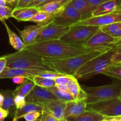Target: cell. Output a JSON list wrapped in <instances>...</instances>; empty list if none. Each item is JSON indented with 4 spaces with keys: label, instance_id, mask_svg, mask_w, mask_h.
Here are the masks:
<instances>
[{
    "label": "cell",
    "instance_id": "1",
    "mask_svg": "<svg viewBox=\"0 0 121 121\" xmlns=\"http://www.w3.org/2000/svg\"><path fill=\"white\" fill-rule=\"evenodd\" d=\"M24 49L35 53L43 58L61 59L71 57L92 51L85 47L72 46L60 40L33 44Z\"/></svg>",
    "mask_w": 121,
    "mask_h": 121
},
{
    "label": "cell",
    "instance_id": "2",
    "mask_svg": "<svg viewBox=\"0 0 121 121\" xmlns=\"http://www.w3.org/2000/svg\"><path fill=\"white\" fill-rule=\"evenodd\" d=\"M105 52L92 50L84 54L66 59H53L43 58L45 65H47L52 70L61 73L65 75L75 76L78 69L84 64Z\"/></svg>",
    "mask_w": 121,
    "mask_h": 121
},
{
    "label": "cell",
    "instance_id": "3",
    "mask_svg": "<svg viewBox=\"0 0 121 121\" xmlns=\"http://www.w3.org/2000/svg\"><path fill=\"white\" fill-rule=\"evenodd\" d=\"M6 67L36 70L52 71L43 61V58L35 53L24 49L4 56Z\"/></svg>",
    "mask_w": 121,
    "mask_h": 121
},
{
    "label": "cell",
    "instance_id": "4",
    "mask_svg": "<svg viewBox=\"0 0 121 121\" xmlns=\"http://www.w3.org/2000/svg\"><path fill=\"white\" fill-rule=\"evenodd\" d=\"M115 53V47L90 60L78 69L76 73L77 79H87L101 72L108 66L112 65V57Z\"/></svg>",
    "mask_w": 121,
    "mask_h": 121
},
{
    "label": "cell",
    "instance_id": "5",
    "mask_svg": "<svg viewBox=\"0 0 121 121\" xmlns=\"http://www.w3.org/2000/svg\"><path fill=\"white\" fill-rule=\"evenodd\" d=\"M100 28L98 26L88 25H74L64 34L60 40L65 43L78 47H84L90 38Z\"/></svg>",
    "mask_w": 121,
    "mask_h": 121
},
{
    "label": "cell",
    "instance_id": "6",
    "mask_svg": "<svg viewBox=\"0 0 121 121\" xmlns=\"http://www.w3.org/2000/svg\"><path fill=\"white\" fill-rule=\"evenodd\" d=\"M86 94L87 104H93L119 97L121 85L111 84L97 87L81 86Z\"/></svg>",
    "mask_w": 121,
    "mask_h": 121
},
{
    "label": "cell",
    "instance_id": "7",
    "mask_svg": "<svg viewBox=\"0 0 121 121\" xmlns=\"http://www.w3.org/2000/svg\"><path fill=\"white\" fill-rule=\"evenodd\" d=\"M87 109L95 111L105 118L121 117V99L118 97L93 104H87Z\"/></svg>",
    "mask_w": 121,
    "mask_h": 121
},
{
    "label": "cell",
    "instance_id": "8",
    "mask_svg": "<svg viewBox=\"0 0 121 121\" xmlns=\"http://www.w3.org/2000/svg\"><path fill=\"white\" fill-rule=\"evenodd\" d=\"M121 41V39L115 38L98 29L87 41L84 47L92 50L107 51L113 48Z\"/></svg>",
    "mask_w": 121,
    "mask_h": 121
},
{
    "label": "cell",
    "instance_id": "9",
    "mask_svg": "<svg viewBox=\"0 0 121 121\" xmlns=\"http://www.w3.org/2000/svg\"><path fill=\"white\" fill-rule=\"evenodd\" d=\"M70 28L71 26L58 25L52 21L39 33L36 39L35 43L51 40H60V38L66 34Z\"/></svg>",
    "mask_w": 121,
    "mask_h": 121
},
{
    "label": "cell",
    "instance_id": "10",
    "mask_svg": "<svg viewBox=\"0 0 121 121\" xmlns=\"http://www.w3.org/2000/svg\"><path fill=\"white\" fill-rule=\"evenodd\" d=\"M81 21V14L70 2L67 4L64 10L52 21L58 25L72 26Z\"/></svg>",
    "mask_w": 121,
    "mask_h": 121
},
{
    "label": "cell",
    "instance_id": "11",
    "mask_svg": "<svg viewBox=\"0 0 121 121\" xmlns=\"http://www.w3.org/2000/svg\"><path fill=\"white\" fill-rule=\"evenodd\" d=\"M120 21H121V11H117L105 15L93 16L87 20L80 21L75 25H88L100 27Z\"/></svg>",
    "mask_w": 121,
    "mask_h": 121
},
{
    "label": "cell",
    "instance_id": "12",
    "mask_svg": "<svg viewBox=\"0 0 121 121\" xmlns=\"http://www.w3.org/2000/svg\"><path fill=\"white\" fill-rule=\"evenodd\" d=\"M56 99H58L56 97L46 88L36 85H35L30 93L26 97L27 103H33L40 105Z\"/></svg>",
    "mask_w": 121,
    "mask_h": 121
},
{
    "label": "cell",
    "instance_id": "13",
    "mask_svg": "<svg viewBox=\"0 0 121 121\" xmlns=\"http://www.w3.org/2000/svg\"><path fill=\"white\" fill-rule=\"evenodd\" d=\"M49 23H40L28 26L23 30L17 29L25 46H30L35 43L36 39L42 30Z\"/></svg>",
    "mask_w": 121,
    "mask_h": 121
},
{
    "label": "cell",
    "instance_id": "14",
    "mask_svg": "<svg viewBox=\"0 0 121 121\" xmlns=\"http://www.w3.org/2000/svg\"><path fill=\"white\" fill-rule=\"evenodd\" d=\"M66 102L59 99L47 102L42 106L44 108V113L51 115L58 120L64 119V112Z\"/></svg>",
    "mask_w": 121,
    "mask_h": 121
},
{
    "label": "cell",
    "instance_id": "15",
    "mask_svg": "<svg viewBox=\"0 0 121 121\" xmlns=\"http://www.w3.org/2000/svg\"><path fill=\"white\" fill-rule=\"evenodd\" d=\"M86 110L87 104L85 99L68 102H66L64 118L68 120L78 117Z\"/></svg>",
    "mask_w": 121,
    "mask_h": 121
},
{
    "label": "cell",
    "instance_id": "16",
    "mask_svg": "<svg viewBox=\"0 0 121 121\" xmlns=\"http://www.w3.org/2000/svg\"><path fill=\"white\" fill-rule=\"evenodd\" d=\"M44 71L5 67L4 70L0 73V79H12L14 77L17 76H23L26 78H30L34 76L40 75Z\"/></svg>",
    "mask_w": 121,
    "mask_h": 121
},
{
    "label": "cell",
    "instance_id": "17",
    "mask_svg": "<svg viewBox=\"0 0 121 121\" xmlns=\"http://www.w3.org/2000/svg\"><path fill=\"white\" fill-rule=\"evenodd\" d=\"M121 7V0H110L98 5L94 11L93 15L99 16L114 13L119 10Z\"/></svg>",
    "mask_w": 121,
    "mask_h": 121
},
{
    "label": "cell",
    "instance_id": "18",
    "mask_svg": "<svg viewBox=\"0 0 121 121\" xmlns=\"http://www.w3.org/2000/svg\"><path fill=\"white\" fill-rule=\"evenodd\" d=\"M72 5L81 14L82 21L92 17L94 8L87 0H71Z\"/></svg>",
    "mask_w": 121,
    "mask_h": 121
},
{
    "label": "cell",
    "instance_id": "19",
    "mask_svg": "<svg viewBox=\"0 0 121 121\" xmlns=\"http://www.w3.org/2000/svg\"><path fill=\"white\" fill-rule=\"evenodd\" d=\"M38 11L39 9L36 7L15 8L13 11L12 17L19 21H29Z\"/></svg>",
    "mask_w": 121,
    "mask_h": 121
},
{
    "label": "cell",
    "instance_id": "20",
    "mask_svg": "<svg viewBox=\"0 0 121 121\" xmlns=\"http://www.w3.org/2000/svg\"><path fill=\"white\" fill-rule=\"evenodd\" d=\"M71 0H64L57 2H52L38 7L37 8L39 10L46 11L57 17L64 10L67 4Z\"/></svg>",
    "mask_w": 121,
    "mask_h": 121
},
{
    "label": "cell",
    "instance_id": "21",
    "mask_svg": "<svg viewBox=\"0 0 121 121\" xmlns=\"http://www.w3.org/2000/svg\"><path fill=\"white\" fill-rule=\"evenodd\" d=\"M33 111H39V112L43 113L44 108L40 105L33 104V103H26L24 106L19 109H16L13 119L18 121V119L23 118L24 115L33 112Z\"/></svg>",
    "mask_w": 121,
    "mask_h": 121
},
{
    "label": "cell",
    "instance_id": "22",
    "mask_svg": "<svg viewBox=\"0 0 121 121\" xmlns=\"http://www.w3.org/2000/svg\"><path fill=\"white\" fill-rule=\"evenodd\" d=\"M68 92L72 95L75 100H83L86 98V94L78 83L77 79L74 76L71 83L68 85Z\"/></svg>",
    "mask_w": 121,
    "mask_h": 121
},
{
    "label": "cell",
    "instance_id": "23",
    "mask_svg": "<svg viewBox=\"0 0 121 121\" xmlns=\"http://www.w3.org/2000/svg\"><path fill=\"white\" fill-rule=\"evenodd\" d=\"M105 117L95 111L87 110L79 116L68 119L70 121H102Z\"/></svg>",
    "mask_w": 121,
    "mask_h": 121
},
{
    "label": "cell",
    "instance_id": "24",
    "mask_svg": "<svg viewBox=\"0 0 121 121\" xmlns=\"http://www.w3.org/2000/svg\"><path fill=\"white\" fill-rule=\"evenodd\" d=\"M2 23L5 25L6 30H7V33H8V38H9V43L11 45L12 47L17 51L23 50L25 48L24 44L23 41L22 39L18 36L14 32H13L10 28H9L7 24L5 23V21L3 22Z\"/></svg>",
    "mask_w": 121,
    "mask_h": 121
},
{
    "label": "cell",
    "instance_id": "25",
    "mask_svg": "<svg viewBox=\"0 0 121 121\" xmlns=\"http://www.w3.org/2000/svg\"><path fill=\"white\" fill-rule=\"evenodd\" d=\"M35 86V84L33 82V80L30 78H27L26 80L20 85V86H18L13 92H14V96L15 95H21L26 97L32 91L34 87Z\"/></svg>",
    "mask_w": 121,
    "mask_h": 121
},
{
    "label": "cell",
    "instance_id": "26",
    "mask_svg": "<svg viewBox=\"0 0 121 121\" xmlns=\"http://www.w3.org/2000/svg\"><path fill=\"white\" fill-rule=\"evenodd\" d=\"M100 29L113 37L121 39V21L102 26Z\"/></svg>",
    "mask_w": 121,
    "mask_h": 121
},
{
    "label": "cell",
    "instance_id": "27",
    "mask_svg": "<svg viewBox=\"0 0 121 121\" xmlns=\"http://www.w3.org/2000/svg\"><path fill=\"white\" fill-rule=\"evenodd\" d=\"M48 91L53 93L57 98V99L62 101L68 102L74 101L75 99L72 95L68 92L62 91L58 89L56 86L46 88Z\"/></svg>",
    "mask_w": 121,
    "mask_h": 121
},
{
    "label": "cell",
    "instance_id": "28",
    "mask_svg": "<svg viewBox=\"0 0 121 121\" xmlns=\"http://www.w3.org/2000/svg\"><path fill=\"white\" fill-rule=\"evenodd\" d=\"M56 17L50 13L43 11L39 10V11L29 21L36 22L37 24L40 23H50Z\"/></svg>",
    "mask_w": 121,
    "mask_h": 121
},
{
    "label": "cell",
    "instance_id": "29",
    "mask_svg": "<svg viewBox=\"0 0 121 121\" xmlns=\"http://www.w3.org/2000/svg\"><path fill=\"white\" fill-rule=\"evenodd\" d=\"M4 96V101L2 108L4 109L9 111L10 109L15 106L14 104V92L11 90H2L1 91Z\"/></svg>",
    "mask_w": 121,
    "mask_h": 121
},
{
    "label": "cell",
    "instance_id": "30",
    "mask_svg": "<svg viewBox=\"0 0 121 121\" xmlns=\"http://www.w3.org/2000/svg\"><path fill=\"white\" fill-rule=\"evenodd\" d=\"M100 74H104L121 80V63L115 64L106 67Z\"/></svg>",
    "mask_w": 121,
    "mask_h": 121
},
{
    "label": "cell",
    "instance_id": "31",
    "mask_svg": "<svg viewBox=\"0 0 121 121\" xmlns=\"http://www.w3.org/2000/svg\"><path fill=\"white\" fill-rule=\"evenodd\" d=\"M28 78H30V79L33 80L35 85L40 86V87L47 88V87L56 86L55 79L44 78V77L40 76L39 75L30 77Z\"/></svg>",
    "mask_w": 121,
    "mask_h": 121
},
{
    "label": "cell",
    "instance_id": "32",
    "mask_svg": "<svg viewBox=\"0 0 121 121\" xmlns=\"http://www.w3.org/2000/svg\"><path fill=\"white\" fill-rule=\"evenodd\" d=\"M13 9L7 6H0V21L2 22L5 20L12 17Z\"/></svg>",
    "mask_w": 121,
    "mask_h": 121
},
{
    "label": "cell",
    "instance_id": "33",
    "mask_svg": "<svg viewBox=\"0 0 121 121\" xmlns=\"http://www.w3.org/2000/svg\"><path fill=\"white\" fill-rule=\"evenodd\" d=\"M115 53L112 57V64L121 63V41L115 46Z\"/></svg>",
    "mask_w": 121,
    "mask_h": 121
},
{
    "label": "cell",
    "instance_id": "34",
    "mask_svg": "<svg viewBox=\"0 0 121 121\" xmlns=\"http://www.w3.org/2000/svg\"><path fill=\"white\" fill-rule=\"evenodd\" d=\"M73 77L74 76H63L58 77L55 79L56 85H68V86L71 83Z\"/></svg>",
    "mask_w": 121,
    "mask_h": 121
},
{
    "label": "cell",
    "instance_id": "35",
    "mask_svg": "<svg viewBox=\"0 0 121 121\" xmlns=\"http://www.w3.org/2000/svg\"><path fill=\"white\" fill-rule=\"evenodd\" d=\"M40 76L44 77V78H49V79H55L56 78H58L60 76H67L65 74H62L61 73H59L56 71H44L41 74H40Z\"/></svg>",
    "mask_w": 121,
    "mask_h": 121
},
{
    "label": "cell",
    "instance_id": "36",
    "mask_svg": "<svg viewBox=\"0 0 121 121\" xmlns=\"http://www.w3.org/2000/svg\"><path fill=\"white\" fill-rule=\"evenodd\" d=\"M26 97L21 95H15L14 96V104L16 106V109L21 108L26 104Z\"/></svg>",
    "mask_w": 121,
    "mask_h": 121
},
{
    "label": "cell",
    "instance_id": "37",
    "mask_svg": "<svg viewBox=\"0 0 121 121\" xmlns=\"http://www.w3.org/2000/svg\"><path fill=\"white\" fill-rule=\"evenodd\" d=\"M42 112H39V111H33V112L24 115L23 118H24L26 121H34L38 119V118L42 115Z\"/></svg>",
    "mask_w": 121,
    "mask_h": 121
},
{
    "label": "cell",
    "instance_id": "38",
    "mask_svg": "<svg viewBox=\"0 0 121 121\" xmlns=\"http://www.w3.org/2000/svg\"><path fill=\"white\" fill-rule=\"evenodd\" d=\"M33 0H19L15 5V8H25L28 7Z\"/></svg>",
    "mask_w": 121,
    "mask_h": 121
},
{
    "label": "cell",
    "instance_id": "39",
    "mask_svg": "<svg viewBox=\"0 0 121 121\" xmlns=\"http://www.w3.org/2000/svg\"><path fill=\"white\" fill-rule=\"evenodd\" d=\"M42 117L41 119H40V121H58V119H56L55 117L51 115L48 114L46 113H43Z\"/></svg>",
    "mask_w": 121,
    "mask_h": 121
},
{
    "label": "cell",
    "instance_id": "40",
    "mask_svg": "<svg viewBox=\"0 0 121 121\" xmlns=\"http://www.w3.org/2000/svg\"><path fill=\"white\" fill-rule=\"evenodd\" d=\"M26 78H26L25 76H15L12 78V81L15 84L21 85L26 80Z\"/></svg>",
    "mask_w": 121,
    "mask_h": 121
},
{
    "label": "cell",
    "instance_id": "41",
    "mask_svg": "<svg viewBox=\"0 0 121 121\" xmlns=\"http://www.w3.org/2000/svg\"><path fill=\"white\" fill-rule=\"evenodd\" d=\"M87 1L93 7L94 9H96L98 5L102 4V3L106 2V1H110V0H87Z\"/></svg>",
    "mask_w": 121,
    "mask_h": 121
},
{
    "label": "cell",
    "instance_id": "42",
    "mask_svg": "<svg viewBox=\"0 0 121 121\" xmlns=\"http://www.w3.org/2000/svg\"><path fill=\"white\" fill-rule=\"evenodd\" d=\"M9 111L4 109L2 107H0V121H4L5 119L8 117Z\"/></svg>",
    "mask_w": 121,
    "mask_h": 121
},
{
    "label": "cell",
    "instance_id": "43",
    "mask_svg": "<svg viewBox=\"0 0 121 121\" xmlns=\"http://www.w3.org/2000/svg\"><path fill=\"white\" fill-rule=\"evenodd\" d=\"M7 65V60L5 56L0 57V73H2L6 67Z\"/></svg>",
    "mask_w": 121,
    "mask_h": 121
},
{
    "label": "cell",
    "instance_id": "44",
    "mask_svg": "<svg viewBox=\"0 0 121 121\" xmlns=\"http://www.w3.org/2000/svg\"><path fill=\"white\" fill-rule=\"evenodd\" d=\"M45 1L46 0H33L28 6V7H36L38 5L45 2Z\"/></svg>",
    "mask_w": 121,
    "mask_h": 121
},
{
    "label": "cell",
    "instance_id": "45",
    "mask_svg": "<svg viewBox=\"0 0 121 121\" xmlns=\"http://www.w3.org/2000/svg\"><path fill=\"white\" fill-rule=\"evenodd\" d=\"M106 121H121V117H112V118H105Z\"/></svg>",
    "mask_w": 121,
    "mask_h": 121
},
{
    "label": "cell",
    "instance_id": "46",
    "mask_svg": "<svg viewBox=\"0 0 121 121\" xmlns=\"http://www.w3.org/2000/svg\"><path fill=\"white\" fill-rule=\"evenodd\" d=\"M64 1V0H46V1H45V2H42V3H41L40 4L38 5L36 7V8H38V7H41V6L44 5L46 4H47V3H50V2H57V1Z\"/></svg>",
    "mask_w": 121,
    "mask_h": 121
},
{
    "label": "cell",
    "instance_id": "47",
    "mask_svg": "<svg viewBox=\"0 0 121 121\" xmlns=\"http://www.w3.org/2000/svg\"><path fill=\"white\" fill-rule=\"evenodd\" d=\"M56 86L60 90L68 92V85H56Z\"/></svg>",
    "mask_w": 121,
    "mask_h": 121
},
{
    "label": "cell",
    "instance_id": "48",
    "mask_svg": "<svg viewBox=\"0 0 121 121\" xmlns=\"http://www.w3.org/2000/svg\"><path fill=\"white\" fill-rule=\"evenodd\" d=\"M5 1L7 4L11 5H13L14 4L16 5L19 0H5Z\"/></svg>",
    "mask_w": 121,
    "mask_h": 121
},
{
    "label": "cell",
    "instance_id": "49",
    "mask_svg": "<svg viewBox=\"0 0 121 121\" xmlns=\"http://www.w3.org/2000/svg\"><path fill=\"white\" fill-rule=\"evenodd\" d=\"M4 101V96L1 93H0V107H2Z\"/></svg>",
    "mask_w": 121,
    "mask_h": 121
},
{
    "label": "cell",
    "instance_id": "50",
    "mask_svg": "<svg viewBox=\"0 0 121 121\" xmlns=\"http://www.w3.org/2000/svg\"><path fill=\"white\" fill-rule=\"evenodd\" d=\"M0 6H7L5 0H0Z\"/></svg>",
    "mask_w": 121,
    "mask_h": 121
},
{
    "label": "cell",
    "instance_id": "51",
    "mask_svg": "<svg viewBox=\"0 0 121 121\" xmlns=\"http://www.w3.org/2000/svg\"><path fill=\"white\" fill-rule=\"evenodd\" d=\"M58 121H70L69 120H68V119H60V120H58Z\"/></svg>",
    "mask_w": 121,
    "mask_h": 121
},
{
    "label": "cell",
    "instance_id": "52",
    "mask_svg": "<svg viewBox=\"0 0 121 121\" xmlns=\"http://www.w3.org/2000/svg\"><path fill=\"white\" fill-rule=\"evenodd\" d=\"M119 98L121 99V93H120V95H119Z\"/></svg>",
    "mask_w": 121,
    "mask_h": 121
},
{
    "label": "cell",
    "instance_id": "53",
    "mask_svg": "<svg viewBox=\"0 0 121 121\" xmlns=\"http://www.w3.org/2000/svg\"><path fill=\"white\" fill-rule=\"evenodd\" d=\"M13 121H17V120H16V119H13Z\"/></svg>",
    "mask_w": 121,
    "mask_h": 121
},
{
    "label": "cell",
    "instance_id": "54",
    "mask_svg": "<svg viewBox=\"0 0 121 121\" xmlns=\"http://www.w3.org/2000/svg\"><path fill=\"white\" fill-rule=\"evenodd\" d=\"M39 120L38 119H36V120H34V121H38Z\"/></svg>",
    "mask_w": 121,
    "mask_h": 121
},
{
    "label": "cell",
    "instance_id": "55",
    "mask_svg": "<svg viewBox=\"0 0 121 121\" xmlns=\"http://www.w3.org/2000/svg\"><path fill=\"white\" fill-rule=\"evenodd\" d=\"M105 121V119H104V120H103V121Z\"/></svg>",
    "mask_w": 121,
    "mask_h": 121
},
{
    "label": "cell",
    "instance_id": "56",
    "mask_svg": "<svg viewBox=\"0 0 121 121\" xmlns=\"http://www.w3.org/2000/svg\"><path fill=\"white\" fill-rule=\"evenodd\" d=\"M119 10H121V8H120V9H119Z\"/></svg>",
    "mask_w": 121,
    "mask_h": 121
},
{
    "label": "cell",
    "instance_id": "57",
    "mask_svg": "<svg viewBox=\"0 0 121 121\" xmlns=\"http://www.w3.org/2000/svg\"><path fill=\"white\" fill-rule=\"evenodd\" d=\"M119 11H121V10H119Z\"/></svg>",
    "mask_w": 121,
    "mask_h": 121
}]
</instances>
